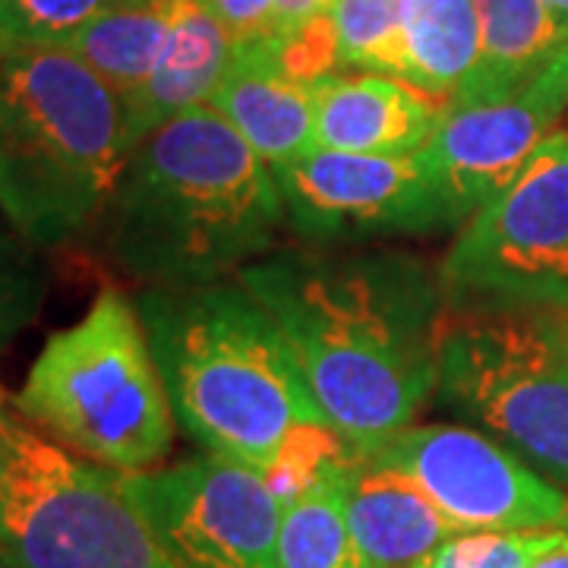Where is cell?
<instances>
[{
  "label": "cell",
  "instance_id": "cell-4",
  "mask_svg": "<svg viewBox=\"0 0 568 568\" xmlns=\"http://www.w3.org/2000/svg\"><path fill=\"white\" fill-rule=\"evenodd\" d=\"M130 152L123 95L77 54L0 61V212L36 250L95 234Z\"/></svg>",
  "mask_w": 568,
  "mask_h": 568
},
{
  "label": "cell",
  "instance_id": "cell-25",
  "mask_svg": "<svg viewBox=\"0 0 568 568\" xmlns=\"http://www.w3.org/2000/svg\"><path fill=\"white\" fill-rule=\"evenodd\" d=\"M205 7L234 44L275 39V0H196Z\"/></svg>",
  "mask_w": 568,
  "mask_h": 568
},
{
  "label": "cell",
  "instance_id": "cell-2",
  "mask_svg": "<svg viewBox=\"0 0 568 568\" xmlns=\"http://www.w3.org/2000/svg\"><path fill=\"white\" fill-rule=\"evenodd\" d=\"M272 168L212 104L162 123L130 152L95 234L140 287L234 278L284 244Z\"/></svg>",
  "mask_w": 568,
  "mask_h": 568
},
{
  "label": "cell",
  "instance_id": "cell-7",
  "mask_svg": "<svg viewBox=\"0 0 568 568\" xmlns=\"http://www.w3.org/2000/svg\"><path fill=\"white\" fill-rule=\"evenodd\" d=\"M0 549L20 568H181L121 470L22 420L0 443Z\"/></svg>",
  "mask_w": 568,
  "mask_h": 568
},
{
  "label": "cell",
  "instance_id": "cell-22",
  "mask_svg": "<svg viewBox=\"0 0 568 568\" xmlns=\"http://www.w3.org/2000/svg\"><path fill=\"white\" fill-rule=\"evenodd\" d=\"M121 0H0V61L63 48Z\"/></svg>",
  "mask_w": 568,
  "mask_h": 568
},
{
  "label": "cell",
  "instance_id": "cell-23",
  "mask_svg": "<svg viewBox=\"0 0 568 568\" xmlns=\"http://www.w3.org/2000/svg\"><path fill=\"white\" fill-rule=\"evenodd\" d=\"M568 547V530H467L426 552L410 568H530L544 556Z\"/></svg>",
  "mask_w": 568,
  "mask_h": 568
},
{
  "label": "cell",
  "instance_id": "cell-14",
  "mask_svg": "<svg viewBox=\"0 0 568 568\" xmlns=\"http://www.w3.org/2000/svg\"><path fill=\"white\" fill-rule=\"evenodd\" d=\"M316 145L361 155H414L448 104L388 73L325 77L316 85Z\"/></svg>",
  "mask_w": 568,
  "mask_h": 568
},
{
  "label": "cell",
  "instance_id": "cell-19",
  "mask_svg": "<svg viewBox=\"0 0 568 568\" xmlns=\"http://www.w3.org/2000/svg\"><path fill=\"white\" fill-rule=\"evenodd\" d=\"M186 0H121L63 44L123 99L140 89L162 54Z\"/></svg>",
  "mask_w": 568,
  "mask_h": 568
},
{
  "label": "cell",
  "instance_id": "cell-32",
  "mask_svg": "<svg viewBox=\"0 0 568 568\" xmlns=\"http://www.w3.org/2000/svg\"><path fill=\"white\" fill-rule=\"evenodd\" d=\"M556 310H559V316L568 323V306H556Z\"/></svg>",
  "mask_w": 568,
  "mask_h": 568
},
{
  "label": "cell",
  "instance_id": "cell-29",
  "mask_svg": "<svg viewBox=\"0 0 568 568\" xmlns=\"http://www.w3.org/2000/svg\"><path fill=\"white\" fill-rule=\"evenodd\" d=\"M547 7L568 26V0H547Z\"/></svg>",
  "mask_w": 568,
  "mask_h": 568
},
{
  "label": "cell",
  "instance_id": "cell-18",
  "mask_svg": "<svg viewBox=\"0 0 568 568\" xmlns=\"http://www.w3.org/2000/svg\"><path fill=\"white\" fill-rule=\"evenodd\" d=\"M477 58V0H402V80L448 104Z\"/></svg>",
  "mask_w": 568,
  "mask_h": 568
},
{
  "label": "cell",
  "instance_id": "cell-27",
  "mask_svg": "<svg viewBox=\"0 0 568 568\" xmlns=\"http://www.w3.org/2000/svg\"><path fill=\"white\" fill-rule=\"evenodd\" d=\"M20 410H17V402L3 392V386H0V443L13 433V426L20 424Z\"/></svg>",
  "mask_w": 568,
  "mask_h": 568
},
{
  "label": "cell",
  "instance_id": "cell-12",
  "mask_svg": "<svg viewBox=\"0 0 568 568\" xmlns=\"http://www.w3.org/2000/svg\"><path fill=\"white\" fill-rule=\"evenodd\" d=\"M294 237L354 246L446 231L417 155H361L316 145L272 168Z\"/></svg>",
  "mask_w": 568,
  "mask_h": 568
},
{
  "label": "cell",
  "instance_id": "cell-10",
  "mask_svg": "<svg viewBox=\"0 0 568 568\" xmlns=\"http://www.w3.org/2000/svg\"><path fill=\"white\" fill-rule=\"evenodd\" d=\"M364 458L410 477L462 530H568L566 489L477 429L410 424Z\"/></svg>",
  "mask_w": 568,
  "mask_h": 568
},
{
  "label": "cell",
  "instance_id": "cell-1",
  "mask_svg": "<svg viewBox=\"0 0 568 568\" xmlns=\"http://www.w3.org/2000/svg\"><path fill=\"white\" fill-rule=\"evenodd\" d=\"M237 282L272 313L328 426L364 458L417 420L439 373V265L405 250L278 246Z\"/></svg>",
  "mask_w": 568,
  "mask_h": 568
},
{
  "label": "cell",
  "instance_id": "cell-8",
  "mask_svg": "<svg viewBox=\"0 0 568 568\" xmlns=\"http://www.w3.org/2000/svg\"><path fill=\"white\" fill-rule=\"evenodd\" d=\"M439 282L448 306H568V126L458 227Z\"/></svg>",
  "mask_w": 568,
  "mask_h": 568
},
{
  "label": "cell",
  "instance_id": "cell-28",
  "mask_svg": "<svg viewBox=\"0 0 568 568\" xmlns=\"http://www.w3.org/2000/svg\"><path fill=\"white\" fill-rule=\"evenodd\" d=\"M530 568H568V547L549 552V556H544L540 562H534Z\"/></svg>",
  "mask_w": 568,
  "mask_h": 568
},
{
  "label": "cell",
  "instance_id": "cell-24",
  "mask_svg": "<svg viewBox=\"0 0 568 568\" xmlns=\"http://www.w3.org/2000/svg\"><path fill=\"white\" fill-rule=\"evenodd\" d=\"M48 294L41 250L29 244L0 212V354L39 320Z\"/></svg>",
  "mask_w": 568,
  "mask_h": 568
},
{
  "label": "cell",
  "instance_id": "cell-6",
  "mask_svg": "<svg viewBox=\"0 0 568 568\" xmlns=\"http://www.w3.org/2000/svg\"><path fill=\"white\" fill-rule=\"evenodd\" d=\"M436 398L568 493V323L556 306H448Z\"/></svg>",
  "mask_w": 568,
  "mask_h": 568
},
{
  "label": "cell",
  "instance_id": "cell-26",
  "mask_svg": "<svg viewBox=\"0 0 568 568\" xmlns=\"http://www.w3.org/2000/svg\"><path fill=\"white\" fill-rule=\"evenodd\" d=\"M328 0H275V39H287L301 32L306 22L323 17Z\"/></svg>",
  "mask_w": 568,
  "mask_h": 568
},
{
  "label": "cell",
  "instance_id": "cell-17",
  "mask_svg": "<svg viewBox=\"0 0 568 568\" xmlns=\"http://www.w3.org/2000/svg\"><path fill=\"white\" fill-rule=\"evenodd\" d=\"M480 58L448 108L506 99L528 85L568 41V26L547 0H477Z\"/></svg>",
  "mask_w": 568,
  "mask_h": 568
},
{
  "label": "cell",
  "instance_id": "cell-16",
  "mask_svg": "<svg viewBox=\"0 0 568 568\" xmlns=\"http://www.w3.org/2000/svg\"><path fill=\"white\" fill-rule=\"evenodd\" d=\"M234 41L205 7L186 0L171 26L162 54L133 95H126V136L136 149L152 130L181 118L183 111L212 102L222 82Z\"/></svg>",
  "mask_w": 568,
  "mask_h": 568
},
{
  "label": "cell",
  "instance_id": "cell-3",
  "mask_svg": "<svg viewBox=\"0 0 568 568\" xmlns=\"http://www.w3.org/2000/svg\"><path fill=\"white\" fill-rule=\"evenodd\" d=\"M133 304L174 420L205 452L268 474L294 433L328 426L282 325L237 278L142 287Z\"/></svg>",
  "mask_w": 568,
  "mask_h": 568
},
{
  "label": "cell",
  "instance_id": "cell-13",
  "mask_svg": "<svg viewBox=\"0 0 568 568\" xmlns=\"http://www.w3.org/2000/svg\"><path fill=\"white\" fill-rule=\"evenodd\" d=\"M209 104L268 168L316 149V89L284 70L275 39L234 44Z\"/></svg>",
  "mask_w": 568,
  "mask_h": 568
},
{
  "label": "cell",
  "instance_id": "cell-9",
  "mask_svg": "<svg viewBox=\"0 0 568 568\" xmlns=\"http://www.w3.org/2000/svg\"><path fill=\"white\" fill-rule=\"evenodd\" d=\"M123 477L181 568H278L282 499L256 467L209 452Z\"/></svg>",
  "mask_w": 568,
  "mask_h": 568
},
{
  "label": "cell",
  "instance_id": "cell-15",
  "mask_svg": "<svg viewBox=\"0 0 568 568\" xmlns=\"http://www.w3.org/2000/svg\"><path fill=\"white\" fill-rule=\"evenodd\" d=\"M347 525L364 568H410L462 530L410 477L369 458L347 462Z\"/></svg>",
  "mask_w": 568,
  "mask_h": 568
},
{
  "label": "cell",
  "instance_id": "cell-5",
  "mask_svg": "<svg viewBox=\"0 0 568 568\" xmlns=\"http://www.w3.org/2000/svg\"><path fill=\"white\" fill-rule=\"evenodd\" d=\"M13 402L58 446L121 474L155 470L174 446L178 420L140 310L114 287L44 342Z\"/></svg>",
  "mask_w": 568,
  "mask_h": 568
},
{
  "label": "cell",
  "instance_id": "cell-31",
  "mask_svg": "<svg viewBox=\"0 0 568 568\" xmlns=\"http://www.w3.org/2000/svg\"><path fill=\"white\" fill-rule=\"evenodd\" d=\"M0 547H3V493H0Z\"/></svg>",
  "mask_w": 568,
  "mask_h": 568
},
{
  "label": "cell",
  "instance_id": "cell-20",
  "mask_svg": "<svg viewBox=\"0 0 568 568\" xmlns=\"http://www.w3.org/2000/svg\"><path fill=\"white\" fill-rule=\"evenodd\" d=\"M347 462L351 452L282 506L278 568H364L347 525Z\"/></svg>",
  "mask_w": 568,
  "mask_h": 568
},
{
  "label": "cell",
  "instance_id": "cell-30",
  "mask_svg": "<svg viewBox=\"0 0 568 568\" xmlns=\"http://www.w3.org/2000/svg\"><path fill=\"white\" fill-rule=\"evenodd\" d=\"M0 568H20V566H17V562H13V559H10V556L0 549Z\"/></svg>",
  "mask_w": 568,
  "mask_h": 568
},
{
  "label": "cell",
  "instance_id": "cell-21",
  "mask_svg": "<svg viewBox=\"0 0 568 568\" xmlns=\"http://www.w3.org/2000/svg\"><path fill=\"white\" fill-rule=\"evenodd\" d=\"M338 67L402 80V0H328Z\"/></svg>",
  "mask_w": 568,
  "mask_h": 568
},
{
  "label": "cell",
  "instance_id": "cell-11",
  "mask_svg": "<svg viewBox=\"0 0 568 568\" xmlns=\"http://www.w3.org/2000/svg\"><path fill=\"white\" fill-rule=\"evenodd\" d=\"M568 114V41L544 70L506 99L446 108L436 133L417 149V164L455 231L493 200L556 133Z\"/></svg>",
  "mask_w": 568,
  "mask_h": 568
}]
</instances>
